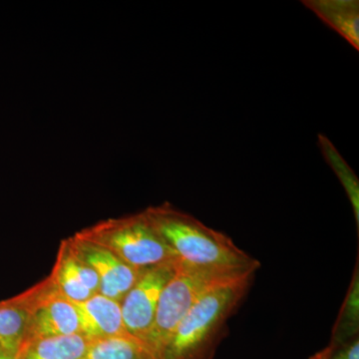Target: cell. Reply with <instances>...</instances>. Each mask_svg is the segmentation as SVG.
Listing matches in <instances>:
<instances>
[{
    "label": "cell",
    "instance_id": "cell-1",
    "mask_svg": "<svg viewBox=\"0 0 359 359\" xmlns=\"http://www.w3.org/2000/svg\"><path fill=\"white\" fill-rule=\"evenodd\" d=\"M144 212L182 262L229 271H257L261 266L257 259L240 249L230 237L168 203Z\"/></svg>",
    "mask_w": 359,
    "mask_h": 359
},
{
    "label": "cell",
    "instance_id": "cell-2",
    "mask_svg": "<svg viewBox=\"0 0 359 359\" xmlns=\"http://www.w3.org/2000/svg\"><path fill=\"white\" fill-rule=\"evenodd\" d=\"M254 276L247 273L208 290L180 323L163 359H212Z\"/></svg>",
    "mask_w": 359,
    "mask_h": 359
},
{
    "label": "cell",
    "instance_id": "cell-3",
    "mask_svg": "<svg viewBox=\"0 0 359 359\" xmlns=\"http://www.w3.org/2000/svg\"><path fill=\"white\" fill-rule=\"evenodd\" d=\"M255 271H229L194 266L179 259L176 271L161 294L154 323L145 344L157 359L164 358L170 341L188 311L212 287Z\"/></svg>",
    "mask_w": 359,
    "mask_h": 359
},
{
    "label": "cell",
    "instance_id": "cell-4",
    "mask_svg": "<svg viewBox=\"0 0 359 359\" xmlns=\"http://www.w3.org/2000/svg\"><path fill=\"white\" fill-rule=\"evenodd\" d=\"M75 235L109 250L124 263L140 271L179 259L145 212L106 219Z\"/></svg>",
    "mask_w": 359,
    "mask_h": 359
},
{
    "label": "cell",
    "instance_id": "cell-5",
    "mask_svg": "<svg viewBox=\"0 0 359 359\" xmlns=\"http://www.w3.org/2000/svg\"><path fill=\"white\" fill-rule=\"evenodd\" d=\"M178 262L176 259L143 269L133 287L120 302L127 332L144 344L154 323L161 294L174 276Z\"/></svg>",
    "mask_w": 359,
    "mask_h": 359
},
{
    "label": "cell",
    "instance_id": "cell-6",
    "mask_svg": "<svg viewBox=\"0 0 359 359\" xmlns=\"http://www.w3.org/2000/svg\"><path fill=\"white\" fill-rule=\"evenodd\" d=\"M28 290L32 295V316L23 344L80 334L76 306L58 292L49 276Z\"/></svg>",
    "mask_w": 359,
    "mask_h": 359
},
{
    "label": "cell",
    "instance_id": "cell-7",
    "mask_svg": "<svg viewBox=\"0 0 359 359\" xmlns=\"http://www.w3.org/2000/svg\"><path fill=\"white\" fill-rule=\"evenodd\" d=\"M66 240L72 252L96 271L100 280L99 294L114 301H122L143 271L129 266L109 250L77 235Z\"/></svg>",
    "mask_w": 359,
    "mask_h": 359
},
{
    "label": "cell",
    "instance_id": "cell-8",
    "mask_svg": "<svg viewBox=\"0 0 359 359\" xmlns=\"http://www.w3.org/2000/svg\"><path fill=\"white\" fill-rule=\"evenodd\" d=\"M80 318V334L88 341L129 334L125 328L120 302L97 294L75 304Z\"/></svg>",
    "mask_w": 359,
    "mask_h": 359
},
{
    "label": "cell",
    "instance_id": "cell-9",
    "mask_svg": "<svg viewBox=\"0 0 359 359\" xmlns=\"http://www.w3.org/2000/svg\"><path fill=\"white\" fill-rule=\"evenodd\" d=\"M30 316L29 290L0 302V351L16 356L26 339Z\"/></svg>",
    "mask_w": 359,
    "mask_h": 359
},
{
    "label": "cell",
    "instance_id": "cell-10",
    "mask_svg": "<svg viewBox=\"0 0 359 359\" xmlns=\"http://www.w3.org/2000/svg\"><path fill=\"white\" fill-rule=\"evenodd\" d=\"M302 4L359 50L358 0H302Z\"/></svg>",
    "mask_w": 359,
    "mask_h": 359
},
{
    "label": "cell",
    "instance_id": "cell-11",
    "mask_svg": "<svg viewBox=\"0 0 359 359\" xmlns=\"http://www.w3.org/2000/svg\"><path fill=\"white\" fill-rule=\"evenodd\" d=\"M89 344L82 334L34 340L23 344L15 359H81Z\"/></svg>",
    "mask_w": 359,
    "mask_h": 359
},
{
    "label": "cell",
    "instance_id": "cell-12",
    "mask_svg": "<svg viewBox=\"0 0 359 359\" xmlns=\"http://www.w3.org/2000/svg\"><path fill=\"white\" fill-rule=\"evenodd\" d=\"M49 278L58 292L74 304L86 301L92 295L95 294L88 287H85L84 283L80 280L73 264L69 245L66 240L61 243L55 264Z\"/></svg>",
    "mask_w": 359,
    "mask_h": 359
},
{
    "label": "cell",
    "instance_id": "cell-13",
    "mask_svg": "<svg viewBox=\"0 0 359 359\" xmlns=\"http://www.w3.org/2000/svg\"><path fill=\"white\" fill-rule=\"evenodd\" d=\"M81 359H157L142 340L130 334L95 340Z\"/></svg>",
    "mask_w": 359,
    "mask_h": 359
},
{
    "label": "cell",
    "instance_id": "cell-14",
    "mask_svg": "<svg viewBox=\"0 0 359 359\" xmlns=\"http://www.w3.org/2000/svg\"><path fill=\"white\" fill-rule=\"evenodd\" d=\"M359 275L358 259L346 299L340 309L339 318L332 330V341L334 349L353 340L358 334L359 327Z\"/></svg>",
    "mask_w": 359,
    "mask_h": 359
},
{
    "label": "cell",
    "instance_id": "cell-15",
    "mask_svg": "<svg viewBox=\"0 0 359 359\" xmlns=\"http://www.w3.org/2000/svg\"><path fill=\"white\" fill-rule=\"evenodd\" d=\"M318 144L323 155L330 166L334 170L337 178L341 182L347 197L353 207L354 218L359 226V183L358 177L354 174L353 169L346 164L341 155L337 152L334 144L323 135H318Z\"/></svg>",
    "mask_w": 359,
    "mask_h": 359
},
{
    "label": "cell",
    "instance_id": "cell-16",
    "mask_svg": "<svg viewBox=\"0 0 359 359\" xmlns=\"http://www.w3.org/2000/svg\"><path fill=\"white\" fill-rule=\"evenodd\" d=\"M330 359H359V341L358 337L337 347Z\"/></svg>",
    "mask_w": 359,
    "mask_h": 359
},
{
    "label": "cell",
    "instance_id": "cell-17",
    "mask_svg": "<svg viewBox=\"0 0 359 359\" xmlns=\"http://www.w3.org/2000/svg\"><path fill=\"white\" fill-rule=\"evenodd\" d=\"M334 347L330 344V346L325 347V348L321 349L320 351L314 354L309 359H330V355L334 353Z\"/></svg>",
    "mask_w": 359,
    "mask_h": 359
},
{
    "label": "cell",
    "instance_id": "cell-18",
    "mask_svg": "<svg viewBox=\"0 0 359 359\" xmlns=\"http://www.w3.org/2000/svg\"><path fill=\"white\" fill-rule=\"evenodd\" d=\"M0 359H15V355L0 351Z\"/></svg>",
    "mask_w": 359,
    "mask_h": 359
}]
</instances>
